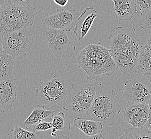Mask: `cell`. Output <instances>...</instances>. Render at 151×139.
I'll return each instance as SVG.
<instances>
[{"label":"cell","instance_id":"12","mask_svg":"<svg viewBox=\"0 0 151 139\" xmlns=\"http://www.w3.org/2000/svg\"><path fill=\"white\" fill-rule=\"evenodd\" d=\"M148 104L145 103H130L125 107L124 117L126 122L132 126H145L148 119Z\"/></svg>","mask_w":151,"mask_h":139},{"label":"cell","instance_id":"18","mask_svg":"<svg viewBox=\"0 0 151 139\" xmlns=\"http://www.w3.org/2000/svg\"><path fill=\"white\" fill-rule=\"evenodd\" d=\"M15 58L5 52L0 54V81L12 76L15 67Z\"/></svg>","mask_w":151,"mask_h":139},{"label":"cell","instance_id":"9","mask_svg":"<svg viewBox=\"0 0 151 139\" xmlns=\"http://www.w3.org/2000/svg\"><path fill=\"white\" fill-rule=\"evenodd\" d=\"M79 15L78 12L74 9L68 10L58 9L50 15L43 18L41 21V24L46 28L70 32L75 27Z\"/></svg>","mask_w":151,"mask_h":139},{"label":"cell","instance_id":"24","mask_svg":"<svg viewBox=\"0 0 151 139\" xmlns=\"http://www.w3.org/2000/svg\"><path fill=\"white\" fill-rule=\"evenodd\" d=\"M52 123L45 121H41L34 125L29 130H32L34 132H38L41 131H46L52 129Z\"/></svg>","mask_w":151,"mask_h":139},{"label":"cell","instance_id":"2","mask_svg":"<svg viewBox=\"0 0 151 139\" xmlns=\"http://www.w3.org/2000/svg\"><path fill=\"white\" fill-rule=\"evenodd\" d=\"M87 74L86 79L97 80L101 75H112L118 69L109 49L99 44H90L77 55L76 62Z\"/></svg>","mask_w":151,"mask_h":139},{"label":"cell","instance_id":"11","mask_svg":"<svg viewBox=\"0 0 151 139\" xmlns=\"http://www.w3.org/2000/svg\"><path fill=\"white\" fill-rule=\"evenodd\" d=\"M17 80L12 76L0 81V112H7L17 98Z\"/></svg>","mask_w":151,"mask_h":139},{"label":"cell","instance_id":"13","mask_svg":"<svg viewBox=\"0 0 151 139\" xmlns=\"http://www.w3.org/2000/svg\"><path fill=\"white\" fill-rule=\"evenodd\" d=\"M99 16L93 6H87L79 15L74 27L73 32L79 40H82L90 30L93 22Z\"/></svg>","mask_w":151,"mask_h":139},{"label":"cell","instance_id":"8","mask_svg":"<svg viewBox=\"0 0 151 139\" xmlns=\"http://www.w3.org/2000/svg\"><path fill=\"white\" fill-rule=\"evenodd\" d=\"M42 37L45 44L58 58L72 56L76 49L75 40L63 30L46 27Z\"/></svg>","mask_w":151,"mask_h":139},{"label":"cell","instance_id":"15","mask_svg":"<svg viewBox=\"0 0 151 139\" xmlns=\"http://www.w3.org/2000/svg\"><path fill=\"white\" fill-rule=\"evenodd\" d=\"M112 1L114 3V11L119 21L130 20L138 12L136 4L132 0Z\"/></svg>","mask_w":151,"mask_h":139},{"label":"cell","instance_id":"6","mask_svg":"<svg viewBox=\"0 0 151 139\" xmlns=\"http://www.w3.org/2000/svg\"><path fill=\"white\" fill-rule=\"evenodd\" d=\"M114 93L113 90L96 93L89 110L92 118L109 126L113 125L122 110Z\"/></svg>","mask_w":151,"mask_h":139},{"label":"cell","instance_id":"30","mask_svg":"<svg viewBox=\"0 0 151 139\" xmlns=\"http://www.w3.org/2000/svg\"><path fill=\"white\" fill-rule=\"evenodd\" d=\"M3 52V47H2V44L1 40V37H0V54Z\"/></svg>","mask_w":151,"mask_h":139},{"label":"cell","instance_id":"16","mask_svg":"<svg viewBox=\"0 0 151 139\" xmlns=\"http://www.w3.org/2000/svg\"><path fill=\"white\" fill-rule=\"evenodd\" d=\"M73 124L87 136H92L102 132L101 123L93 118L89 120L83 117L75 118Z\"/></svg>","mask_w":151,"mask_h":139},{"label":"cell","instance_id":"4","mask_svg":"<svg viewBox=\"0 0 151 139\" xmlns=\"http://www.w3.org/2000/svg\"><path fill=\"white\" fill-rule=\"evenodd\" d=\"M69 94L68 82L65 78L58 75L41 81L35 93L41 104L46 108H59Z\"/></svg>","mask_w":151,"mask_h":139},{"label":"cell","instance_id":"26","mask_svg":"<svg viewBox=\"0 0 151 139\" xmlns=\"http://www.w3.org/2000/svg\"><path fill=\"white\" fill-rule=\"evenodd\" d=\"M107 134L105 133H100L96 134L92 136H87L86 137H84L83 139H108Z\"/></svg>","mask_w":151,"mask_h":139},{"label":"cell","instance_id":"3","mask_svg":"<svg viewBox=\"0 0 151 139\" xmlns=\"http://www.w3.org/2000/svg\"><path fill=\"white\" fill-rule=\"evenodd\" d=\"M35 15L31 7L6 3L0 9V37L33 25Z\"/></svg>","mask_w":151,"mask_h":139},{"label":"cell","instance_id":"28","mask_svg":"<svg viewBox=\"0 0 151 139\" xmlns=\"http://www.w3.org/2000/svg\"><path fill=\"white\" fill-rule=\"evenodd\" d=\"M54 2L57 4L58 6L62 7V9H64V7L68 3L69 0H53Z\"/></svg>","mask_w":151,"mask_h":139},{"label":"cell","instance_id":"29","mask_svg":"<svg viewBox=\"0 0 151 139\" xmlns=\"http://www.w3.org/2000/svg\"><path fill=\"white\" fill-rule=\"evenodd\" d=\"M7 2V0H0V5L1 6H3L6 4Z\"/></svg>","mask_w":151,"mask_h":139},{"label":"cell","instance_id":"21","mask_svg":"<svg viewBox=\"0 0 151 139\" xmlns=\"http://www.w3.org/2000/svg\"><path fill=\"white\" fill-rule=\"evenodd\" d=\"M8 138L12 139H37L39 137L34 132H31L16 125L8 133Z\"/></svg>","mask_w":151,"mask_h":139},{"label":"cell","instance_id":"10","mask_svg":"<svg viewBox=\"0 0 151 139\" xmlns=\"http://www.w3.org/2000/svg\"><path fill=\"white\" fill-rule=\"evenodd\" d=\"M122 95L129 103H148L151 97V91L142 82L132 79L125 82Z\"/></svg>","mask_w":151,"mask_h":139},{"label":"cell","instance_id":"17","mask_svg":"<svg viewBox=\"0 0 151 139\" xmlns=\"http://www.w3.org/2000/svg\"><path fill=\"white\" fill-rule=\"evenodd\" d=\"M42 105H37L33 109L32 113L23 123L24 127L29 130L34 125L48 118H51L54 115V110H46Z\"/></svg>","mask_w":151,"mask_h":139},{"label":"cell","instance_id":"27","mask_svg":"<svg viewBox=\"0 0 151 139\" xmlns=\"http://www.w3.org/2000/svg\"><path fill=\"white\" fill-rule=\"evenodd\" d=\"M147 103L148 104V119L145 126L151 130V97Z\"/></svg>","mask_w":151,"mask_h":139},{"label":"cell","instance_id":"5","mask_svg":"<svg viewBox=\"0 0 151 139\" xmlns=\"http://www.w3.org/2000/svg\"><path fill=\"white\" fill-rule=\"evenodd\" d=\"M72 90L63 103V109L75 118L83 117L89 111L96 94L93 84H71Z\"/></svg>","mask_w":151,"mask_h":139},{"label":"cell","instance_id":"19","mask_svg":"<svg viewBox=\"0 0 151 139\" xmlns=\"http://www.w3.org/2000/svg\"><path fill=\"white\" fill-rule=\"evenodd\" d=\"M50 119L52 120V136L56 137L58 130L68 131L71 130V122L63 112H60L57 115H54Z\"/></svg>","mask_w":151,"mask_h":139},{"label":"cell","instance_id":"1","mask_svg":"<svg viewBox=\"0 0 151 139\" xmlns=\"http://www.w3.org/2000/svg\"><path fill=\"white\" fill-rule=\"evenodd\" d=\"M108 41L111 55L122 73L129 77L136 72L142 46L135 29L119 26Z\"/></svg>","mask_w":151,"mask_h":139},{"label":"cell","instance_id":"22","mask_svg":"<svg viewBox=\"0 0 151 139\" xmlns=\"http://www.w3.org/2000/svg\"><path fill=\"white\" fill-rule=\"evenodd\" d=\"M140 14V26L145 35L147 36L151 34V9L142 12Z\"/></svg>","mask_w":151,"mask_h":139},{"label":"cell","instance_id":"7","mask_svg":"<svg viewBox=\"0 0 151 139\" xmlns=\"http://www.w3.org/2000/svg\"><path fill=\"white\" fill-rule=\"evenodd\" d=\"M1 40L3 52L18 60L25 57L34 44L33 34L27 29L11 32Z\"/></svg>","mask_w":151,"mask_h":139},{"label":"cell","instance_id":"23","mask_svg":"<svg viewBox=\"0 0 151 139\" xmlns=\"http://www.w3.org/2000/svg\"><path fill=\"white\" fill-rule=\"evenodd\" d=\"M7 2L15 6L23 7H31L32 6H35L37 4L38 0H7Z\"/></svg>","mask_w":151,"mask_h":139},{"label":"cell","instance_id":"25","mask_svg":"<svg viewBox=\"0 0 151 139\" xmlns=\"http://www.w3.org/2000/svg\"><path fill=\"white\" fill-rule=\"evenodd\" d=\"M136 4L137 11L140 13L151 9V0H134Z\"/></svg>","mask_w":151,"mask_h":139},{"label":"cell","instance_id":"14","mask_svg":"<svg viewBox=\"0 0 151 139\" xmlns=\"http://www.w3.org/2000/svg\"><path fill=\"white\" fill-rule=\"evenodd\" d=\"M136 72L151 82V38L142 47L137 63Z\"/></svg>","mask_w":151,"mask_h":139},{"label":"cell","instance_id":"20","mask_svg":"<svg viewBox=\"0 0 151 139\" xmlns=\"http://www.w3.org/2000/svg\"><path fill=\"white\" fill-rule=\"evenodd\" d=\"M124 132L120 139H151V130L145 126L126 128Z\"/></svg>","mask_w":151,"mask_h":139}]
</instances>
